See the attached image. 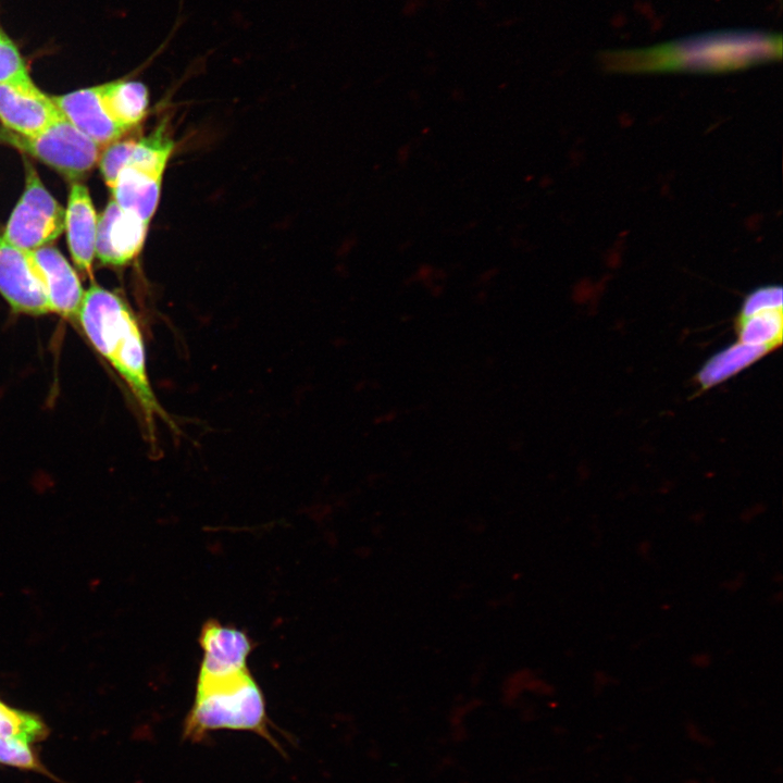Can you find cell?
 Returning <instances> with one entry per match:
<instances>
[{"instance_id":"cell-21","label":"cell","mask_w":783,"mask_h":783,"mask_svg":"<svg viewBox=\"0 0 783 783\" xmlns=\"http://www.w3.org/2000/svg\"><path fill=\"white\" fill-rule=\"evenodd\" d=\"M782 288L762 287L750 294L743 306L742 314L748 316L763 311L781 310Z\"/></svg>"},{"instance_id":"cell-12","label":"cell","mask_w":783,"mask_h":783,"mask_svg":"<svg viewBox=\"0 0 783 783\" xmlns=\"http://www.w3.org/2000/svg\"><path fill=\"white\" fill-rule=\"evenodd\" d=\"M32 253L42 272L50 312L76 320L85 293L76 272L53 247L44 246Z\"/></svg>"},{"instance_id":"cell-13","label":"cell","mask_w":783,"mask_h":783,"mask_svg":"<svg viewBox=\"0 0 783 783\" xmlns=\"http://www.w3.org/2000/svg\"><path fill=\"white\" fill-rule=\"evenodd\" d=\"M98 217L88 188L74 182L65 209L66 239L75 265L90 274L95 259Z\"/></svg>"},{"instance_id":"cell-7","label":"cell","mask_w":783,"mask_h":783,"mask_svg":"<svg viewBox=\"0 0 783 783\" xmlns=\"http://www.w3.org/2000/svg\"><path fill=\"white\" fill-rule=\"evenodd\" d=\"M202 658L197 679H214L249 670L247 660L253 650L249 635L215 619L207 620L199 634Z\"/></svg>"},{"instance_id":"cell-2","label":"cell","mask_w":783,"mask_h":783,"mask_svg":"<svg viewBox=\"0 0 783 783\" xmlns=\"http://www.w3.org/2000/svg\"><path fill=\"white\" fill-rule=\"evenodd\" d=\"M780 34L730 29L694 35L643 49L604 53L617 70L724 71L778 59Z\"/></svg>"},{"instance_id":"cell-9","label":"cell","mask_w":783,"mask_h":783,"mask_svg":"<svg viewBox=\"0 0 783 783\" xmlns=\"http://www.w3.org/2000/svg\"><path fill=\"white\" fill-rule=\"evenodd\" d=\"M149 224L124 211L113 199L98 217L95 256L104 264L122 266L141 251Z\"/></svg>"},{"instance_id":"cell-6","label":"cell","mask_w":783,"mask_h":783,"mask_svg":"<svg viewBox=\"0 0 783 783\" xmlns=\"http://www.w3.org/2000/svg\"><path fill=\"white\" fill-rule=\"evenodd\" d=\"M0 294L15 313H51L42 272L32 251L14 247L1 236Z\"/></svg>"},{"instance_id":"cell-18","label":"cell","mask_w":783,"mask_h":783,"mask_svg":"<svg viewBox=\"0 0 783 783\" xmlns=\"http://www.w3.org/2000/svg\"><path fill=\"white\" fill-rule=\"evenodd\" d=\"M0 766L39 773L60 781L41 762L34 745L21 739H0Z\"/></svg>"},{"instance_id":"cell-3","label":"cell","mask_w":783,"mask_h":783,"mask_svg":"<svg viewBox=\"0 0 783 783\" xmlns=\"http://www.w3.org/2000/svg\"><path fill=\"white\" fill-rule=\"evenodd\" d=\"M270 725L263 692L247 670L215 679H197L183 736L201 742L214 731H246L278 747Z\"/></svg>"},{"instance_id":"cell-15","label":"cell","mask_w":783,"mask_h":783,"mask_svg":"<svg viewBox=\"0 0 783 783\" xmlns=\"http://www.w3.org/2000/svg\"><path fill=\"white\" fill-rule=\"evenodd\" d=\"M767 350L766 347L739 341L712 357L699 372V381L704 386L718 384L756 361Z\"/></svg>"},{"instance_id":"cell-5","label":"cell","mask_w":783,"mask_h":783,"mask_svg":"<svg viewBox=\"0 0 783 783\" xmlns=\"http://www.w3.org/2000/svg\"><path fill=\"white\" fill-rule=\"evenodd\" d=\"M25 188L14 207L2 239L33 251L53 241L64 231L65 209L42 185L36 170L25 161Z\"/></svg>"},{"instance_id":"cell-19","label":"cell","mask_w":783,"mask_h":783,"mask_svg":"<svg viewBox=\"0 0 783 783\" xmlns=\"http://www.w3.org/2000/svg\"><path fill=\"white\" fill-rule=\"evenodd\" d=\"M134 141V139L115 140L100 153L99 169L109 188L113 186L119 173L127 164Z\"/></svg>"},{"instance_id":"cell-1","label":"cell","mask_w":783,"mask_h":783,"mask_svg":"<svg viewBox=\"0 0 783 783\" xmlns=\"http://www.w3.org/2000/svg\"><path fill=\"white\" fill-rule=\"evenodd\" d=\"M76 320L91 345L128 387L140 410L151 445L156 442L157 418L175 430V423L152 389L144 336L129 304L117 294L92 284L84 293Z\"/></svg>"},{"instance_id":"cell-8","label":"cell","mask_w":783,"mask_h":783,"mask_svg":"<svg viewBox=\"0 0 783 783\" xmlns=\"http://www.w3.org/2000/svg\"><path fill=\"white\" fill-rule=\"evenodd\" d=\"M60 110L30 77L0 84V121L3 128L22 136L44 130Z\"/></svg>"},{"instance_id":"cell-14","label":"cell","mask_w":783,"mask_h":783,"mask_svg":"<svg viewBox=\"0 0 783 783\" xmlns=\"http://www.w3.org/2000/svg\"><path fill=\"white\" fill-rule=\"evenodd\" d=\"M99 87L107 113L125 133L145 119L148 113L149 94L142 83L119 79Z\"/></svg>"},{"instance_id":"cell-17","label":"cell","mask_w":783,"mask_h":783,"mask_svg":"<svg viewBox=\"0 0 783 783\" xmlns=\"http://www.w3.org/2000/svg\"><path fill=\"white\" fill-rule=\"evenodd\" d=\"M781 333V310H770L744 316L739 328V339L744 344L769 349L780 341Z\"/></svg>"},{"instance_id":"cell-11","label":"cell","mask_w":783,"mask_h":783,"mask_svg":"<svg viewBox=\"0 0 783 783\" xmlns=\"http://www.w3.org/2000/svg\"><path fill=\"white\" fill-rule=\"evenodd\" d=\"M164 169L130 162L110 188L112 199L126 212L149 224L161 195Z\"/></svg>"},{"instance_id":"cell-16","label":"cell","mask_w":783,"mask_h":783,"mask_svg":"<svg viewBox=\"0 0 783 783\" xmlns=\"http://www.w3.org/2000/svg\"><path fill=\"white\" fill-rule=\"evenodd\" d=\"M50 733L40 716L15 708L0 699V739H21L33 745L45 741Z\"/></svg>"},{"instance_id":"cell-4","label":"cell","mask_w":783,"mask_h":783,"mask_svg":"<svg viewBox=\"0 0 783 783\" xmlns=\"http://www.w3.org/2000/svg\"><path fill=\"white\" fill-rule=\"evenodd\" d=\"M0 141L36 158L73 183L94 167L101 153V147L61 112L35 136H22L1 128Z\"/></svg>"},{"instance_id":"cell-20","label":"cell","mask_w":783,"mask_h":783,"mask_svg":"<svg viewBox=\"0 0 783 783\" xmlns=\"http://www.w3.org/2000/svg\"><path fill=\"white\" fill-rule=\"evenodd\" d=\"M25 60L14 42L0 32V84L28 78Z\"/></svg>"},{"instance_id":"cell-10","label":"cell","mask_w":783,"mask_h":783,"mask_svg":"<svg viewBox=\"0 0 783 783\" xmlns=\"http://www.w3.org/2000/svg\"><path fill=\"white\" fill-rule=\"evenodd\" d=\"M51 98L60 112L78 130L100 147L119 140L125 134L107 113L99 86L83 88Z\"/></svg>"}]
</instances>
